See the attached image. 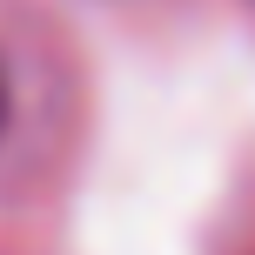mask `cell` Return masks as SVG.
<instances>
[{
	"instance_id": "obj_1",
	"label": "cell",
	"mask_w": 255,
	"mask_h": 255,
	"mask_svg": "<svg viewBox=\"0 0 255 255\" xmlns=\"http://www.w3.org/2000/svg\"><path fill=\"white\" fill-rule=\"evenodd\" d=\"M0 128H7V74H0Z\"/></svg>"
}]
</instances>
